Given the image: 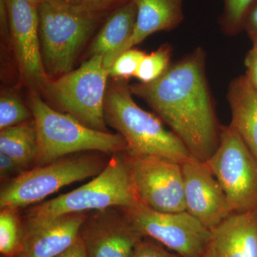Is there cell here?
<instances>
[{
	"label": "cell",
	"instance_id": "6da1fadb",
	"mask_svg": "<svg viewBox=\"0 0 257 257\" xmlns=\"http://www.w3.org/2000/svg\"><path fill=\"white\" fill-rule=\"evenodd\" d=\"M184 143L192 157L207 162L220 142L206 77L205 54L198 48L154 81L130 85Z\"/></svg>",
	"mask_w": 257,
	"mask_h": 257
},
{
	"label": "cell",
	"instance_id": "7a4b0ae2",
	"mask_svg": "<svg viewBox=\"0 0 257 257\" xmlns=\"http://www.w3.org/2000/svg\"><path fill=\"white\" fill-rule=\"evenodd\" d=\"M140 202L124 154H115L101 173L87 184L25 211L22 219L23 233L67 214L132 207Z\"/></svg>",
	"mask_w": 257,
	"mask_h": 257
},
{
	"label": "cell",
	"instance_id": "3957f363",
	"mask_svg": "<svg viewBox=\"0 0 257 257\" xmlns=\"http://www.w3.org/2000/svg\"><path fill=\"white\" fill-rule=\"evenodd\" d=\"M127 81L113 79L106 89V124L124 138L130 156L162 157L183 163L192 156L173 132L166 130L159 116L144 110L134 101Z\"/></svg>",
	"mask_w": 257,
	"mask_h": 257
},
{
	"label": "cell",
	"instance_id": "277c9868",
	"mask_svg": "<svg viewBox=\"0 0 257 257\" xmlns=\"http://www.w3.org/2000/svg\"><path fill=\"white\" fill-rule=\"evenodd\" d=\"M42 63L50 79L71 72L83 47L107 15L75 8L58 0L37 6Z\"/></svg>",
	"mask_w": 257,
	"mask_h": 257
},
{
	"label": "cell",
	"instance_id": "5b68a950",
	"mask_svg": "<svg viewBox=\"0 0 257 257\" xmlns=\"http://www.w3.org/2000/svg\"><path fill=\"white\" fill-rule=\"evenodd\" d=\"M28 106L37 135L35 165L50 163L81 152L124 153L127 145L120 134L93 130L71 115L54 109L41 95L30 91Z\"/></svg>",
	"mask_w": 257,
	"mask_h": 257
},
{
	"label": "cell",
	"instance_id": "8992f818",
	"mask_svg": "<svg viewBox=\"0 0 257 257\" xmlns=\"http://www.w3.org/2000/svg\"><path fill=\"white\" fill-rule=\"evenodd\" d=\"M109 77L104 56H92L78 69L49 79L40 94L54 109L71 115L88 127L108 133L104 101Z\"/></svg>",
	"mask_w": 257,
	"mask_h": 257
},
{
	"label": "cell",
	"instance_id": "52a82bcc",
	"mask_svg": "<svg viewBox=\"0 0 257 257\" xmlns=\"http://www.w3.org/2000/svg\"><path fill=\"white\" fill-rule=\"evenodd\" d=\"M107 162L99 155H68L37 165L4 184L0 192V207L18 209L40 202L64 186L96 177Z\"/></svg>",
	"mask_w": 257,
	"mask_h": 257
},
{
	"label": "cell",
	"instance_id": "ba28073f",
	"mask_svg": "<svg viewBox=\"0 0 257 257\" xmlns=\"http://www.w3.org/2000/svg\"><path fill=\"white\" fill-rule=\"evenodd\" d=\"M205 162L232 212L257 214V159L229 125L221 126L219 146Z\"/></svg>",
	"mask_w": 257,
	"mask_h": 257
},
{
	"label": "cell",
	"instance_id": "9c48e42d",
	"mask_svg": "<svg viewBox=\"0 0 257 257\" xmlns=\"http://www.w3.org/2000/svg\"><path fill=\"white\" fill-rule=\"evenodd\" d=\"M135 229L167 246L182 257H203L212 234L187 211L161 212L140 202L135 207L121 208Z\"/></svg>",
	"mask_w": 257,
	"mask_h": 257
},
{
	"label": "cell",
	"instance_id": "30bf717a",
	"mask_svg": "<svg viewBox=\"0 0 257 257\" xmlns=\"http://www.w3.org/2000/svg\"><path fill=\"white\" fill-rule=\"evenodd\" d=\"M123 154L141 202L161 212L186 211L181 164L162 157Z\"/></svg>",
	"mask_w": 257,
	"mask_h": 257
},
{
	"label": "cell",
	"instance_id": "8fae6325",
	"mask_svg": "<svg viewBox=\"0 0 257 257\" xmlns=\"http://www.w3.org/2000/svg\"><path fill=\"white\" fill-rule=\"evenodd\" d=\"M8 20L12 47L20 74L30 91L40 94L49 77L42 63L37 6L25 0H0Z\"/></svg>",
	"mask_w": 257,
	"mask_h": 257
},
{
	"label": "cell",
	"instance_id": "7c38bea8",
	"mask_svg": "<svg viewBox=\"0 0 257 257\" xmlns=\"http://www.w3.org/2000/svg\"><path fill=\"white\" fill-rule=\"evenodd\" d=\"M79 236L87 257H133L144 238L121 207L96 210L87 215Z\"/></svg>",
	"mask_w": 257,
	"mask_h": 257
},
{
	"label": "cell",
	"instance_id": "4fadbf2b",
	"mask_svg": "<svg viewBox=\"0 0 257 257\" xmlns=\"http://www.w3.org/2000/svg\"><path fill=\"white\" fill-rule=\"evenodd\" d=\"M186 211L208 229L217 227L231 214L227 197L205 162L191 156L181 164Z\"/></svg>",
	"mask_w": 257,
	"mask_h": 257
},
{
	"label": "cell",
	"instance_id": "5bb4252c",
	"mask_svg": "<svg viewBox=\"0 0 257 257\" xmlns=\"http://www.w3.org/2000/svg\"><path fill=\"white\" fill-rule=\"evenodd\" d=\"M86 213L60 216L23 233V243L15 257H57L70 248L79 236Z\"/></svg>",
	"mask_w": 257,
	"mask_h": 257
},
{
	"label": "cell",
	"instance_id": "9a60e30c",
	"mask_svg": "<svg viewBox=\"0 0 257 257\" xmlns=\"http://www.w3.org/2000/svg\"><path fill=\"white\" fill-rule=\"evenodd\" d=\"M137 14L134 0L111 12L88 48L89 57L104 56V67L109 69L133 37Z\"/></svg>",
	"mask_w": 257,
	"mask_h": 257
},
{
	"label": "cell",
	"instance_id": "2e32d148",
	"mask_svg": "<svg viewBox=\"0 0 257 257\" xmlns=\"http://www.w3.org/2000/svg\"><path fill=\"white\" fill-rule=\"evenodd\" d=\"M219 257H257V214L232 213L211 230Z\"/></svg>",
	"mask_w": 257,
	"mask_h": 257
},
{
	"label": "cell",
	"instance_id": "e0dca14e",
	"mask_svg": "<svg viewBox=\"0 0 257 257\" xmlns=\"http://www.w3.org/2000/svg\"><path fill=\"white\" fill-rule=\"evenodd\" d=\"M134 1L138 10L135 32L130 41L120 52L119 55L125 51L133 48L152 34L170 31L178 27L183 21L184 0Z\"/></svg>",
	"mask_w": 257,
	"mask_h": 257
},
{
	"label": "cell",
	"instance_id": "ac0fdd59",
	"mask_svg": "<svg viewBox=\"0 0 257 257\" xmlns=\"http://www.w3.org/2000/svg\"><path fill=\"white\" fill-rule=\"evenodd\" d=\"M227 99L231 111L229 126L257 159V89L246 75L240 76L229 84Z\"/></svg>",
	"mask_w": 257,
	"mask_h": 257
},
{
	"label": "cell",
	"instance_id": "d6986e66",
	"mask_svg": "<svg viewBox=\"0 0 257 257\" xmlns=\"http://www.w3.org/2000/svg\"><path fill=\"white\" fill-rule=\"evenodd\" d=\"M0 153L13 159L24 170L35 164L37 135L33 119L1 130Z\"/></svg>",
	"mask_w": 257,
	"mask_h": 257
},
{
	"label": "cell",
	"instance_id": "ffe728a7",
	"mask_svg": "<svg viewBox=\"0 0 257 257\" xmlns=\"http://www.w3.org/2000/svg\"><path fill=\"white\" fill-rule=\"evenodd\" d=\"M23 240V226L18 209H1L0 212V251L3 257L18 255Z\"/></svg>",
	"mask_w": 257,
	"mask_h": 257
},
{
	"label": "cell",
	"instance_id": "44dd1931",
	"mask_svg": "<svg viewBox=\"0 0 257 257\" xmlns=\"http://www.w3.org/2000/svg\"><path fill=\"white\" fill-rule=\"evenodd\" d=\"M32 114L14 91H5L0 97V130L16 126L30 120Z\"/></svg>",
	"mask_w": 257,
	"mask_h": 257
},
{
	"label": "cell",
	"instance_id": "7402d4cb",
	"mask_svg": "<svg viewBox=\"0 0 257 257\" xmlns=\"http://www.w3.org/2000/svg\"><path fill=\"white\" fill-rule=\"evenodd\" d=\"M171 49L162 45L155 52L145 55L140 62L135 77L141 83H150L160 78L170 66Z\"/></svg>",
	"mask_w": 257,
	"mask_h": 257
},
{
	"label": "cell",
	"instance_id": "603a6c76",
	"mask_svg": "<svg viewBox=\"0 0 257 257\" xmlns=\"http://www.w3.org/2000/svg\"><path fill=\"white\" fill-rule=\"evenodd\" d=\"M223 12L219 17L221 30L226 35H237L243 30V20L254 0H222Z\"/></svg>",
	"mask_w": 257,
	"mask_h": 257
},
{
	"label": "cell",
	"instance_id": "cb8c5ba5",
	"mask_svg": "<svg viewBox=\"0 0 257 257\" xmlns=\"http://www.w3.org/2000/svg\"><path fill=\"white\" fill-rule=\"evenodd\" d=\"M145 55V52L138 49L131 48L125 51L108 69L109 77L113 79L125 81L135 77L140 62Z\"/></svg>",
	"mask_w": 257,
	"mask_h": 257
},
{
	"label": "cell",
	"instance_id": "d4e9b609",
	"mask_svg": "<svg viewBox=\"0 0 257 257\" xmlns=\"http://www.w3.org/2000/svg\"><path fill=\"white\" fill-rule=\"evenodd\" d=\"M65 4L94 13L110 14L132 0H58Z\"/></svg>",
	"mask_w": 257,
	"mask_h": 257
},
{
	"label": "cell",
	"instance_id": "484cf974",
	"mask_svg": "<svg viewBox=\"0 0 257 257\" xmlns=\"http://www.w3.org/2000/svg\"><path fill=\"white\" fill-rule=\"evenodd\" d=\"M133 257H182L167 251L150 241L142 240L137 246Z\"/></svg>",
	"mask_w": 257,
	"mask_h": 257
},
{
	"label": "cell",
	"instance_id": "4316f807",
	"mask_svg": "<svg viewBox=\"0 0 257 257\" xmlns=\"http://www.w3.org/2000/svg\"><path fill=\"white\" fill-rule=\"evenodd\" d=\"M253 45L245 59L246 74L248 80L257 89V38L253 37Z\"/></svg>",
	"mask_w": 257,
	"mask_h": 257
},
{
	"label": "cell",
	"instance_id": "83f0119b",
	"mask_svg": "<svg viewBox=\"0 0 257 257\" xmlns=\"http://www.w3.org/2000/svg\"><path fill=\"white\" fill-rule=\"evenodd\" d=\"M23 168L13 159L0 153V177L2 180L8 179L12 176L15 177L24 172Z\"/></svg>",
	"mask_w": 257,
	"mask_h": 257
},
{
	"label": "cell",
	"instance_id": "f1b7e54d",
	"mask_svg": "<svg viewBox=\"0 0 257 257\" xmlns=\"http://www.w3.org/2000/svg\"><path fill=\"white\" fill-rule=\"evenodd\" d=\"M246 30L251 38H257V0H254L252 4L246 11L243 20V30Z\"/></svg>",
	"mask_w": 257,
	"mask_h": 257
},
{
	"label": "cell",
	"instance_id": "f546056e",
	"mask_svg": "<svg viewBox=\"0 0 257 257\" xmlns=\"http://www.w3.org/2000/svg\"><path fill=\"white\" fill-rule=\"evenodd\" d=\"M57 257H87L85 247L80 236L70 248Z\"/></svg>",
	"mask_w": 257,
	"mask_h": 257
},
{
	"label": "cell",
	"instance_id": "4dcf8cb0",
	"mask_svg": "<svg viewBox=\"0 0 257 257\" xmlns=\"http://www.w3.org/2000/svg\"><path fill=\"white\" fill-rule=\"evenodd\" d=\"M203 257H219L218 256L217 253H216L215 248H214L211 242L210 244H209V247H208L207 251H206Z\"/></svg>",
	"mask_w": 257,
	"mask_h": 257
},
{
	"label": "cell",
	"instance_id": "1f68e13d",
	"mask_svg": "<svg viewBox=\"0 0 257 257\" xmlns=\"http://www.w3.org/2000/svg\"><path fill=\"white\" fill-rule=\"evenodd\" d=\"M25 1L28 2V3H30V4L35 5V6H37V5H38L42 0H25Z\"/></svg>",
	"mask_w": 257,
	"mask_h": 257
}]
</instances>
